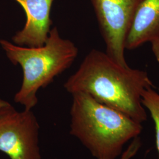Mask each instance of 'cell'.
<instances>
[{"mask_svg":"<svg viewBox=\"0 0 159 159\" xmlns=\"http://www.w3.org/2000/svg\"><path fill=\"white\" fill-rule=\"evenodd\" d=\"M142 1L91 0L106 44V53L125 67H129L125 57V39Z\"/></svg>","mask_w":159,"mask_h":159,"instance_id":"5b68a950","label":"cell"},{"mask_svg":"<svg viewBox=\"0 0 159 159\" xmlns=\"http://www.w3.org/2000/svg\"><path fill=\"white\" fill-rule=\"evenodd\" d=\"M71 95L70 133L95 159H117L125 144L142 133V123L89 94L77 92Z\"/></svg>","mask_w":159,"mask_h":159,"instance_id":"7a4b0ae2","label":"cell"},{"mask_svg":"<svg viewBox=\"0 0 159 159\" xmlns=\"http://www.w3.org/2000/svg\"><path fill=\"white\" fill-rule=\"evenodd\" d=\"M39 131L32 110L18 111L10 104L0 110V151L10 159H42Z\"/></svg>","mask_w":159,"mask_h":159,"instance_id":"277c9868","label":"cell"},{"mask_svg":"<svg viewBox=\"0 0 159 159\" xmlns=\"http://www.w3.org/2000/svg\"><path fill=\"white\" fill-rule=\"evenodd\" d=\"M10 103L7 102H6L5 100H4L3 99H2L1 98H0V110L3 108H4L7 106L9 105Z\"/></svg>","mask_w":159,"mask_h":159,"instance_id":"8fae6325","label":"cell"},{"mask_svg":"<svg viewBox=\"0 0 159 159\" xmlns=\"http://www.w3.org/2000/svg\"><path fill=\"white\" fill-rule=\"evenodd\" d=\"M143 106L148 108L153 120L155 128L156 146L159 159V94L152 87L145 89L142 94Z\"/></svg>","mask_w":159,"mask_h":159,"instance_id":"ba28073f","label":"cell"},{"mask_svg":"<svg viewBox=\"0 0 159 159\" xmlns=\"http://www.w3.org/2000/svg\"><path fill=\"white\" fill-rule=\"evenodd\" d=\"M23 7L26 21L23 29L12 37L18 46L36 47L46 43L52 21L51 10L54 0H15Z\"/></svg>","mask_w":159,"mask_h":159,"instance_id":"8992f818","label":"cell"},{"mask_svg":"<svg viewBox=\"0 0 159 159\" xmlns=\"http://www.w3.org/2000/svg\"><path fill=\"white\" fill-rule=\"evenodd\" d=\"M142 146V141L139 137L132 140L130 145L120 156L119 159H132L139 152Z\"/></svg>","mask_w":159,"mask_h":159,"instance_id":"9c48e42d","label":"cell"},{"mask_svg":"<svg viewBox=\"0 0 159 159\" xmlns=\"http://www.w3.org/2000/svg\"><path fill=\"white\" fill-rule=\"evenodd\" d=\"M159 35V0H143L125 39V48L134 50Z\"/></svg>","mask_w":159,"mask_h":159,"instance_id":"52a82bcc","label":"cell"},{"mask_svg":"<svg viewBox=\"0 0 159 159\" xmlns=\"http://www.w3.org/2000/svg\"><path fill=\"white\" fill-rule=\"evenodd\" d=\"M153 87L146 71L123 67L96 49L85 56L78 70L64 84L71 94L85 93L140 123L148 119L142 94Z\"/></svg>","mask_w":159,"mask_h":159,"instance_id":"6da1fadb","label":"cell"},{"mask_svg":"<svg viewBox=\"0 0 159 159\" xmlns=\"http://www.w3.org/2000/svg\"><path fill=\"white\" fill-rule=\"evenodd\" d=\"M0 46L8 60L14 65H20L23 70L22 84L14 101L26 110L34 108L38 103V91L70 68L79 53L74 43L63 39L56 27L51 29L43 46H18L4 39H0Z\"/></svg>","mask_w":159,"mask_h":159,"instance_id":"3957f363","label":"cell"},{"mask_svg":"<svg viewBox=\"0 0 159 159\" xmlns=\"http://www.w3.org/2000/svg\"><path fill=\"white\" fill-rule=\"evenodd\" d=\"M152 49L156 60L159 63V35L154 39L151 42Z\"/></svg>","mask_w":159,"mask_h":159,"instance_id":"30bf717a","label":"cell"}]
</instances>
